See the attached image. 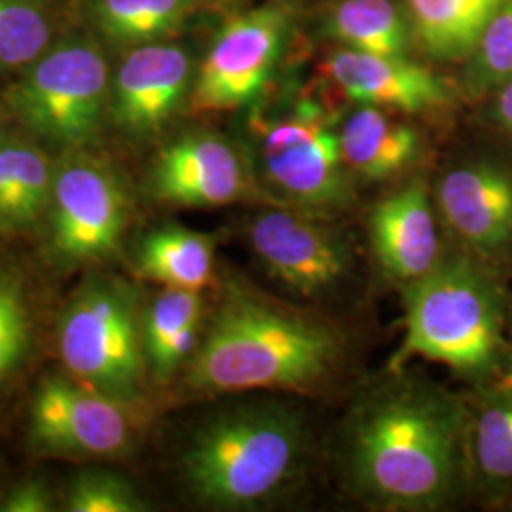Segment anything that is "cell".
I'll list each match as a JSON object with an SVG mask.
<instances>
[{"mask_svg":"<svg viewBox=\"0 0 512 512\" xmlns=\"http://www.w3.org/2000/svg\"><path fill=\"white\" fill-rule=\"evenodd\" d=\"M342 340L325 323L228 285L184 365V387L200 395L243 391L310 393L342 361Z\"/></svg>","mask_w":512,"mask_h":512,"instance_id":"6da1fadb","label":"cell"},{"mask_svg":"<svg viewBox=\"0 0 512 512\" xmlns=\"http://www.w3.org/2000/svg\"><path fill=\"white\" fill-rule=\"evenodd\" d=\"M349 444L355 482L378 503L427 509L454 490L458 414L437 397L401 391L366 404Z\"/></svg>","mask_w":512,"mask_h":512,"instance_id":"7a4b0ae2","label":"cell"},{"mask_svg":"<svg viewBox=\"0 0 512 512\" xmlns=\"http://www.w3.org/2000/svg\"><path fill=\"white\" fill-rule=\"evenodd\" d=\"M304 431L277 406H238L211 416L179 458L188 494L211 509L245 511L279 494L296 475Z\"/></svg>","mask_w":512,"mask_h":512,"instance_id":"3957f363","label":"cell"},{"mask_svg":"<svg viewBox=\"0 0 512 512\" xmlns=\"http://www.w3.org/2000/svg\"><path fill=\"white\" fill-rule=\"evenodd\" d=\"M143 311L128 279L105 268L86 272L55 321L63 370L109 397L147 404Z\"/></svg>","mask_w":512,"mask_h":512,"instance_id":"277c9868","label":"cell"},{"mask_svg":"<svg viewBox=\"0 0 512 512\" xmlns=\"http://www.w3.org/2000/svg\"><path fill=\"white\" fill-rule=\"evenodd\" d=\"M499 336L501 298L494 281L465 258L439 262L408 287L403 344L391 368L420 357L475 376L494 363Z\"/></svg>","mask_w":512,"mask_h":512,"instance_id":"5b68a950","label":"cell"},{"mask_svg":"<svg viewBox=\"0 0 512 512\" xmlns=\"http://www.w3.org/2000/svg\"><path fill=\"white\" fill-rule=\"evenodd\" d=\"M110 74L99 38H55L19 71L2 101L19 129L38 143L59 152L93 148L107 124Z\"/></svg>","mask_w":512,"mask_h":512,"instance_id":"8992f818","label":"cell"},{"mask_svg":"<svg viewBox=\"0 0 512 512\" xmlns=\"http://www.w3.org/2000/svg\"><path fill=\"white\" fill-rule=\"evenodd\" d=\"M131 213V192L116 165L93 148L59 152L37 232L44 262L57 274L105 268L122 255Z\"/></svg>","mask_w":512,"mask_h":512,"instance_id":"52a82bcc","label":"cell"},{"mask_svg":"<svg viewBox=\"0 0 512 512\" xmlns=\"http://www.w3.org/2000/svg\"><path fill=\"white\" fill-rule=\"evenodd\" d=\"M150 403L109 397L71 374L40 376L27 404L25 444L44 459L124 458L143 437Z\"/></svg>","mask_w":512,"mask_h":512,"instance_id":"ba28073f","label":"cell"},{"mask_svg":"<svg viewBox=\"0 0 512 512\" xmlns=\"http://www.w3.org/2000/svg\"><path fill=\"white\" fill-rule=\"evenodd\" d=\"M256 126L264 173L281 198L304 211H329L348 202L340 131L321 105L300 101Z\"/></svg>","mask_w":512,"mask_h":512,"instance_id":"9c48e42d","label":"cell"},{"mask_svg":"<svg viewBox=\"0 0 512 512\" xmlns=\"http://www.w3.org/2000/svg\"><path fill=\"white\" fill-rule=\"evenodd\" d=\"M291 10L270 2L228 19L194 76L188 105L194 112L238 109L264 90L289 33Z\"/></svg>","mask_w":512,"mask_h":512,"instance_id":"30bf717a","label":"cell"},{"mask_svg":"<svg viewBox=\"0 0 512 512\" xmlns=\"http://www.w3.org/2000/svg\"><path fill=\"white\" fill-rule=\"evenodd\" d=\"M194 82L188 52L165 40L128 48L110 74L107 124L133 141L169 124Z\"/></svg>","mask_w":512,"mask_h":512,"instance_id":"8fae6325","label":"cell"},{"mask_svg":"<svg viewBox=\"0 0 512 512\" xmlns=\"http://www.w3.org/2000/svg\"><path fill=\"white\" fill-rule=\"evenodd\" d=\"M148 190L156 202L186 209L224 207L256 194L238 148L207 131L165 145L148 171Z\"/></svg>","mask_w":512,"mask_h":512,"instance_id":"7c38bea8","label":"cell"},{"mask_svg":"<svg viewBox=\"0 0 512 512\" xmlns=\"http://www.w3.org/2000/svg\"><path fill=\"white\" fill-rule=\"evenodd\" d=\"M249 241L266 272L306 298L329 291L348 272L346 245L308 213L281 205L262 211L249 226Z\"/></svg>","mask_w":512,"mask_h":512,"instance_id":"4fadbf2b","label":"cell"},{"mask_svg":"<svg viewBox=\"0 0 512 512\" xmlns=\"http://www.w3.org/2000/svg\"><path fill=\"white\" fill-rule=\"evenodd\" d=\"M327 74L351 101L416 114L448 101V88L429 69L406 57L340 50L327 61Z\"/></svg>","mask_w":512,"mask_h":512,"instance_id":"5bb4252c","label":"cell"},{"mask_svg":"<svg viewBox=\"0 0 512 512\" xmlns=\"http://www.w3.org/2000/svg\"><path fill=\"white\" fill-rule=\"evenodd\" d=\"M370 236L385 272L408 285L439 266L437 222L421 183L408 184L374 209Z\"/></svg>","mask_w":512,"mask_h":512,"instance_id":"9a60e30c","label":"cell"},{"mask_svg":"<svg viewBox=\"0 0 512 512\" xmlns=\"http://www.w3.org/2000/svg\"><path fill=\"white\" fill-rule=\"evenodd\" d=\"M446 222L480 251H497L512 238V179L492 165L450 171L439 184Z\"/></svg>","mask_w":512,"mask_h":512,"instance_id":"2e32d148","label":"cell"},{"mask_svg":"<svg viewBox=\"0 0 512 512\" xmlns=\"http://www.w3.org/2000/svg\"><path fill=\"white\" fill-rule=\"evenodd\" d=\"M55 158L25 131H0V239L37 234L50 202Z\"/></svg>","mask_w":512,"mask_h":512,"instance_id":"e0dca14e","label":"cell"},{"mask_svg":"<svg viewBox=\"0 0 512 512\" xmlns=\"http://www.w3.org/2000/svg\"><path fill=\"white\" fill-rule=\"evenodd\" d=\"M342 154L357 175L382 181L401 173L420 152L418 131L395 122L384 109L363 105L340 129Z\"/></svg>","mask_w":512,"mask_h":512,"instance_id":"ac0fdd59","label":"cell"},{"mask_svg":"<svg viewBox=\"0 0 512 512\" xmlns=\"http://www.w3.org/2000/svg\"><path fill=\"white\" fill-rule=\"evenodd\" d=\"M215 251L213 236L165 224L139 241L135 266L143 277L162 287L202 293L215 277Z\"/></svg>","mask_w":512,"mask_h":512,"instance_id":"d6986e66","label":"cell"},{"mask_svg":"<svg viewBox=\"0 0 512 512\" xmlns=\"http://www.w3.org/2000/svg\"><path fill=\"white\" fill-rule=\"evenodd\" d=\"M505 0H404L414 35L433 57L459 59L478 40Z\"/></svg>","mask_w":512,"mask_h":512,"instance_id":"ffe728a7","label":"cell"},{"mask_svg":"<svg viewBox=\"0 0 512 512\" xmlns=\"http://www.w3.org/2000/svg\"><path fill=\"white\" fill-rule=\"evenodd\" d=\"M200 4L202 0H88L86 16L101 40L133 48L175 35Z\"/></svg>","mask_w":512,"mask_h":512,"instance_id":"44dd1931","label":"cell"},{"mask_svg":"<svg viewBox=\"0 0 512 512\" xmlns=\"http://www.w3.org/2000/svg\"><path fill=\"white\" fill-rule=\"evenodd\" d=\"M29 272L0 258V395L25 374L38 342V304Z\"/></svg>","mask_w":512,"mask_h":512,"instance_id":"7402d4cb","label":"cell"},{"mask_svg":"<svg viewBox=\"0 0 512 512\" xmlns=\"http://www.w3.org/2000/svg\"><path fill=\"white\" fill-rule=\"evenodd\" d=\"M327 33L365 54L404 57L408 48L406 19L391 0H342L330 12Z\"/></svg>","mask_w":512,"mask_h":512,"instance_id":"603a6c76","label":"cell"},{"mask_svg":"<svg viewBox=\"0 0 512 512\" xmlns=\"http://www.w3.org/2000/svg\"><path fill=\"white\" fill-rule=\"evenodd\" d=\"M54 40L50 0H0V71H23Z\"/></svg>","mask_w":512,"mask_h":512,"instance_id":"cb8c5ba5","label":"cell"},{"mask_svg":"<svg viewBox=\"0 0 512 512\" xmlns=\"http://www.w3.org/2000/svg\"><path fill=\"white\" fill-rule=\"evenodd\" d=\"M59 505L69 512L147 511L145 499L128 478L103 467H86L74 473Z\"/></svg>","mask_w":512,"mask_h":512,"instance_id":"d4e9b609","label":"cell"},{"mask_svg":"<svg viewBox=\"0 0 512 512\" xmlns=\"http://www.w3.org/2000/svg\"><path fill=\"white\" fill-rule=\"evenodd\" d=\"M203 294L167 289L156 294L143 311V342L147 365L167 346V342L192 323H202Z\"/></svg>","mask_w":512,"mask_h":512,"instance_id":"484cf974","label":"cell"},{"mask_svg":"<svg viewBox=\"0 0 512 512\" xmlns=\"http://www.w3.org/2000/svg\"><path fill=\"white\" fill-rule=\"evenodd\" d=\"M512 78V0H505L473 52L469 84L476 92L499 88Z\"/></svg>","mask_w":512,"mask_h":512,"instance_id":"4316f807","label":"cell"},{"mask_svg":"<svg viewBox=\"0 0 512 512\" xmlns=\"http://www.w3.org/2000/svg\"><path fill=\"white\" fill-rule=\"evenodd\" d=\"M476 463L490 480H512V401L480 412L475 433Z\"/></svg>","mask_w":512,"mask_h":512,"instance_id":"83f0119b","label":"cell"},{"mask_svg":"<svg viewBox=\"0 0 512 512\" xmlns=\"http://www.w3.org/2000/svg\"><path fill=\"white\" fill-rule=\"evenodd\" d=\"M61 509L52 486L42 476H27L0 495V512H52Z\"/></svg>","mask_w":512,"mask_h":512,"instance_id":"f1b7e54d","label":"cell"},{"mask_svg":"<svg viewBox=\"0 0 512 512\" xmlns=\"http://www.w3.org/2000/svg\"><path fill=\"white\" fill-rule=\"evenodd\" d=\"M495 118L503 128L512 133V78L499 86L495 99Z\"/></svg>","mask_w":512,"mask_h":512,"instance_id":"f546056e","label":"cell"}]
</instances>
